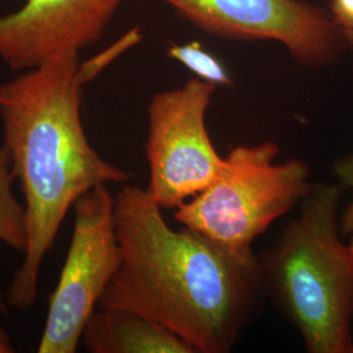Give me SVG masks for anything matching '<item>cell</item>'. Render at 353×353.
I'll return each instance as SVG.
<instances>
[{"label":"cell","mask_w":353,"mask_h":353,"mask_svg":"<svg viewBox=\"0 0 353 353\" xmlns=\"http://www.w3.org/2000/svg\"><path fill=\"white\" fill-rule=\"evenodd\" d=\"M135 33L85 63L68 52L0 83L3 144L24 196L28 248L6 292L10 309L26 312L37 300L45 256L76 201L89 190L123 183L132 174L106 161L85 134L83 87L121 52Z\"/></svg>","instance_id":"1"},{"label":"cell","mask_w":353,"mask_h":353,"mask_svg":"<svg viewBox=\"0 0 353 353\" xmlns=\"http://www.w3.org/2000/svg\"><path fill=\"white\" fill-rule=\"evenodd\" d=\"M114 216L122 262L99 307L148 316L194 353L230 352L265 294L259 255L169 227L163 208L138 186L115 195Z\"/></svg>","instance_id":"2"},{"label":"cell","mask_w":353,"mask_h":353,"mask_svg":"<svg viewBox=\"0 0 353 353\" xmlns=\"http://www.w3.org/2000/svg\"><path fill=\"white\" fill-rule=\"evenodd\" d=\"M341 196L338 185L312 183L259 255L265 296L309 353H353V250L341 241Z\"/></svg>","instance_id":"3"},{"label":"cell","mask_w":353,"mask_h":353,"mask_svg":"<svg viewBox=\"0 0 353 353\" xmlns=\"http://www.w3.org/2000/svg\"><path fill=\"white\" fill-rule=\"evenodd\" d=\"M279 154L271 140L232 148L214 181L179 205L174 219L230 252H254L252 242L312 188L309 165L300 159L278 163Z\"/></svg>","instance_id":"4"},{"label":"cell","mask_w":353,"mask_h":353,"mask_svg":"<svg viewBox=\"0 0 353 353\" xmlns=\"http://www.w3.org/2000/svg\"><path fill=\"white\" fill-rule=\"evenodd\" d=\"M114 207L108 185L89 190L74 204L72 237L49 299L38 353H75L80 345L83 330L122 262Z\"/></svg>","instance_id":"5"},{"label":"cell","mask_w":353,"mask_h":353,"mask_svg":"<svg viewBox=\"0 0 353 353\" xmlns=\"http://www.w3.org/2000/svg\"><path fill=\"white\" fill-rule=\"evenodd\" d=\"M216 88L214 83L190 79L179 88L156 93L147 108V190L163 210H176L202 192L223 165L205 127Z\"/></svg>","instance_id":"6"},{"label":"cell","mask_w":353,"mask_h":353,"mask_svg":"<svg viewBox=\"0 0 353 353\" xmlns=\"http://www.w3.org/2000/svg\"><path fill=\"white\" fill-rule=\"evenodd\" d=\"M220 36L274 39L309 67L332 63L344 39L335 21L301 0H164Z\"/></svg>","instance_id":"7"},{"label":"cell","mask_w":353,"mask_h":353,"mask_svg":"<svg viewBox=\"0 0 353 353\" xmlns=\"http://www.w3.org/2000/svg\"><path fill=\"white\" fill-rule=\"evenodd\" d=\"M123 0H26L0 16V61L28 71L101 38Z\"/></svg>","instance_id":"8"},{"label":"cell","mask_w":353,"mask_h":353,"mask_svg":"<svg viewBox=\"0 0 353 353\" xmlns=\"http://www.w3.org/2000/svg\"><path fill=\"white\" fill-rule=\"evenodd\" d=\"M80 344L90 353H194L163 325L121 309L99 307L83 330Z\"/></svg>","instance_id":"9"},{"label":"cell","mask_w":353,"mask_h":353,"mask_svg":"<svg viewBox=\"0 0 353 353\" xmlns=\"http://www.w3.org/2000/svg\"><path fill=\"white\" fill-rule=\"evenodd\" d=\"M16 174L12 160L6 145L0 144V242L14 252L26 254L28 248V225L26 205L17 201L13 185ZM8 305L0 290V314H7Z\"/></svg>","instance_id":"10"},{"label":"cell","mask_w":353,"mask_h":353,"mask_svg":"<svg viewBox=\"0 0 353 353\" xmlns=\"http://www.w3.org/2000/svg\"><path fill=\"white\" fill-rule=\"evenodd\" d=\"M168 55L176 62L183 64L192 74L204 81L219 85H230L232 80L227 68L212 54L204 50L199 42H191L186 45H172Z\"/></svg>","instance_id":"11"},{"label":"cell","mask_w":353,"mask_h":353,"mask_svg":"<svg viewBox=\"0 0 353 353\" xmlns=\"http://www.w3.org/2000/svg\"><path fill=\"white\" fill-rule=\"evenodd\" d=\"M332 173L343 186L353 190V154L336 160L332 166ZM341 225L343 233L353 234V199L341 216Z\"/></svg>","instance_id":"12"},{"label":"cell","mask_w":353,"mask_h":353,"mask_svg":"<svg viewBox=\"0 0 353 353\" xmlns=\"http://www.w3.org/2000/svg\"><path fill=\"white\" fill-rule=\"evenodd\" d=\"M332 20L339 28L343 38L353 43V0H332Z\"/></svg>","instance_id":"13"},{"label":"cell","mask_w":353,"mask_h":353,"mask_svg":"<svg viewBox=\"0 0 353 353\" xmlns=\"http://www.w3.org/2000/svg\"><path fill=\"white\" fill-rule=\"evenodd\" d=\"M16 351L10 335L0 325V353H13Z\"/></svg>","instance_id":"14"},{"label":"cell","mask_w":353,"mask_h":353,"mask_svg":"<svg viewBox=\"0 0 353 353\" xmlns=\"http://www.w3.org/2000/svg\"><path fill=\"white\" fill-rule=\"evenodd\" d=\"M350 246H351V249L353 250V234H352V240L350 242Z\"/></svg>","instance_id":"15"}]
</instances>
